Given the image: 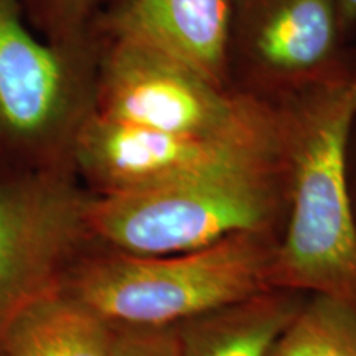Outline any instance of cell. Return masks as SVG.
Masks as SVG:
<instances>
[{
  "instance_id": "1",
  "label": "cell",
  "mask_w": 356,
  "mask_h": 356,
  "mask_svg": "<svg viewBox=\"0 0 356 356\" xmlns=\"http://www.w3.org/2000/svg\"><path fill=\"white\" fill-rule=\"evenodd\" d=\"M355 114L356 61L335 81L286 102L287 215L270 286L356 307V211L348 184Z\"/></svg>"
},
{
  "instance_id": "2",
  "label": "cell",
  "mask_w": 356,
  "mask_h": 356,
  "mask_svg": "<svg viewBox=\"0 0 356 356\" xmlns=\"http://www.w3.org/2000/svg\"><path fill=\"white\" fill-rule=\"evenodd\" d=\"M287 215L286 144L236 157L139 193L91 197L92 239L136 256L197 251L249 231H282Z\"/></svg>"
},
{
  "instance_id": "3",
  "label": "cell",
  "mask_w": 356,
  "mask_h": 356,
  "mask_svg": "<svg viewBox=\"0 0 356 356\" xmlns=\"http://www.w3.org/2000/svg\"><path fill=\"white\" fill-rule=\"evenodd\" d=\"M280 233L249 231L197 251L136 256L92 243L61 293L114 327H173L273 289Z\"/></svg>"
},
{
  "instance_id": "4",
  "label": "cell",
  "mask_w": 356,
  "mask_h": 356,
  "mask_svg": "<svg viewBox=\"0 0 356 356\" xmlns=\"http://www.w3.org/2000/svg\"><path fill=\"white\" fill-rule=\"evenodd\" d=\"M99 37L96 114L220 145L273 147L286 139V104L222 86L142 40Z\"/></svg>"
},
{
  "instance_id": "5",
  "label": "cell",
  "mask_w": 356,
  "mask_h": 356,
  "mask_svg": "<svg viewBox=\"0 0 356 356\" xmlns=\"http://www.w3.org/2000/svg\"><path fill=\"white\" fill-rule=\"evenodd\" d=\"M101 37L61 47L0 0V167L73 168L71 155L96 109Z\"/></svg>"
},
{
  "instance_id": "6",
  "label": "cell",
  "mask_w": 356,
  "mask_h": 356,
  "mask_svg": "<svg viewBox=\"0 0 356 356\" xmlns=\"http://www.w3.org/2000/svg\"><path fill=\"white\" fill-rule=\"evenodd\" d=\"M91 197L73 168L0 167V343L32 307L61 292L95 243Z\"/></svg>"
},
{
  "instance_id": "7",
  "label": "cell",
  "mask_w": 356,
  "mask_h": 356,
  "mask_svg": "<svg viewBox=\"0 0 356 356\" xmlns=\"http://www.w3.org/2000/svg\"><path fill=\"white\" fill-rule=\"evenodd\" d=\"M356 61L337 0H233L226 68L234 91L286 104Z\"/></svg>"
},
{
  "instance_id": "8",
  "label": "cell",
  "mask_w": 356,
  "mask_h": 356,
  "mask_svg": "<svg viewBox=\"0 0 356 356\" xmlns=\"http://www.w3.org/2000/svg\"><path fill=\"white\" fill-rule=\"evenodd\" d=\"M231 147L92 114L71 155L74 175L92 197H121L167 185L241 155L282 149Z\"/></svg>"
},
{
  "instance_id": "9",
  "label": "cell",
  "mask_w": 356,
  "mask_h": 356,
  "mask_svg": "<svg viewBox=\"0 0 356 356\" xmlns=\"http://www.w3.org/2000/svg\"><path fill=\"white\" fill-rule=\"evenodd\" d=\"M231 2L114 0L97 24V35L142 40L231 88L226 68Z\"/></svg>"
},
{
  "instance_id": "10",
  "label": "cell",
  "mask_w": 356,
  "mask_h": 356,
  "mask_svg": "<svg viewBox=\"0 0 356 356\" xmlns=\"http://www.w3.org/2000/svg\"><path fill=\"white\" fill-rule=\"evenodd\" d=\"M309 293L267 289L175 325L180 356H270Z\"/></svg>"
},
{
  "instance_id": "11",
  "label": "cell",
  "mask_w": 356,
  "mask_h": 356,
  "mask_svg": "<svg viewBox=\"0 0 356 356\" xmlns=\"http://www.w3.org/2000/svg\"><path fill=\"white\" fill-rule=\"evenodd\" d=\"M114 333V325L60 292L13 325L0 356H109Z\"/></svg>"
},
{
  "instance_id": "12",
  "label": "cell",
  "mask_w": 356,
  "mask_h": 356,
  "mask_svg": "<svg viewBox=\"0 0 356 356\" xmlns=\"http://www.w3.org/2000/svg\"><path fill=\"white\" fill-rule=\"evenodd\" d=\"M270 356H356V307L325 293H309Z\"/></svg>"
},
{
  "instance_id": "13",
  "label": "cell",
  "mask_w": 356,
  "mask_h": 356,
  "mask_svg": "<svg viewBox=\"0 0 356 356\" xmlns=\"http://www.w3.org/2000/svg\"><path fill=\"white\" fill-rule=\"evenodd\" d=\"M29 25L47 42L74 47L99 38L97 24L114 0H20Z\"/></svg>"
},
{
  "instance_id": "14",
  "label": "cell",
  "mask_w": 356,
  "mask_h": 356,
  "mask_svg": "<svg viewBox=\"0 0 356 356\" xmlns=\"http://www.w3.org/2000/svg\"><path fill=\"white\" fill-rule=\"evenodd\" d=\"M109 356H180L177 327H115Z\"/></svg>"
},
{
  "instance_id": "15",
  "label": "cell",
  "mask_w": 356,
  "mask_h": 356,
  "mask_svg": "<svg viewBox=\"0 0 356 356\" xmlns=\"http://www.w3.org/2000/svg\"><path fill=\"white\" fill-rule=\"evenodd\" d=\"M337 6L341 29H343L346 38L351 42L356 35V0H337Z\"/></svg>"
},
{
  "instance_id": "16",
  "label": "cell",
  "mask_w": 356,
  "mask_h": 356,
  "mask_svg": "<svg viewBox=\"0 0 356 356\" xmlns=\"http://www.w3.org/2000/svg\"><path fill=\"white\" fill-rule=\"evenodd\" d=\"M348 184L351 200H353V207L356 211V114L353 124H351L348 140Z\"/></svg>"
}]
</instances>
